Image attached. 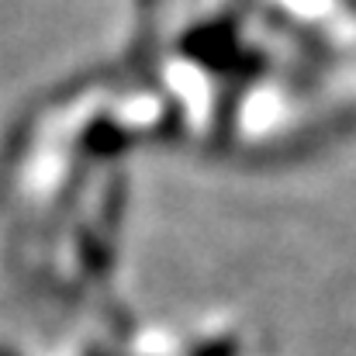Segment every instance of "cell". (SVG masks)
Masks as SVG:
<instances>
[{"mask_svg":"<svg viewBox=\"0 0 356 356\" xmlns=\"http://www.w3.org/2000/svg\"><path fill=\"white\" fill-rule=\"evenodd\" d=\"M191 356H238V343L232 336H215V339L201 343Z\"/></svg>","mask_w":356,"mask_h":356,"instance_id":"6da1fadb","label":"cell"}]
</instances>
